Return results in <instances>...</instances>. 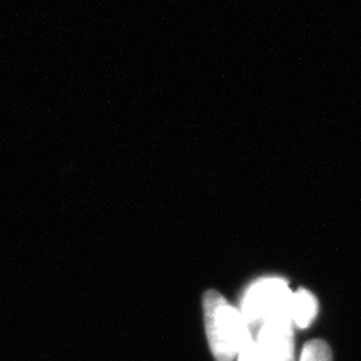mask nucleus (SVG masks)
<instances>
[{"mask_svg": "<svg viewBox=\"0 0 361 361\" xmlns=\"http://www.w3.org/2000/svg\"><path fill=\"white\" fill-rule=\"evenodd\" d=\"M237 361H295V359H288L262 348L252 337H249L240 349Z\"/></svg>", "mask_w": 361, "mask_h": 361, "instance_id": "4", "label": "nucleus"}, {"mask_svg": "<svg viewBox=\"0 0 361 361\" xmlns=\"http://www.w3.org/2000/svg\"><path fill=\"white\" fill-rule=\"evenodd\" d=\"M205 326L209 347L217 361H233L246 340L252 337L240 310L232 307L217 290L204 297Z\"/></svg>", "mask_w": 361, "mask_h": 361, "instance_id": "1", "label": "nucleus"}, {"mask_svg": "<svg viewBox=\"0 0 361 361\" xmlns=\"http://www.w3.org/2000/svg\"><path fill=\"white\" fill-rule=\"evenodd\" d=\"M300 361H332V350L324 340H310L304 345Z\"/></svg>", "mask_w": 361, "mask_h": 361, "instance_id": "5", "label": "nucleus"}, {"mask_svg": "<svg viewBox=\"0 0 361 361\" xmlns=\"http://www.w3.org/2000/svg\"><path fill=\"white\" fill-rule=\"evenodd\" d=\"M292 296L293 292L281 279L259 280L246 290L240 313L252 338L265 324L290 319Z\"/></svg>", "mask_w": 361, "mask_h": 361, "instance_id": "2", "label": "nucleus"}, {"mask_svg": "<svg viewBox=\"0 0 361 361\" xmlns=\"http://www.w3.org/2000/svg\"><path fill=\"white\" fill-rule=\"evenodd\" d=\"M319 310L317 298L305 289H298L293 292L290 301V319L292 323L301 329L308 328L314 320Z\"/></svg>", "mask_w": 361, "mask_h": 361, "instance_id": "3", "label": "nucleus"}]
</instances>
